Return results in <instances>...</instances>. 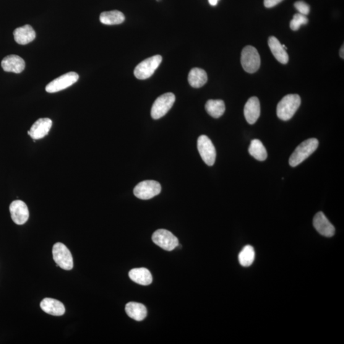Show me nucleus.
I'll use <instances>...</instances> for the list:
<instances>
[{
  "mask_svg": "<svg viewBox=\"0 0 344 344\" xmlns=\"http://www.w3.org/2000/svg\"><path fill=\"white\" fill-rule=\"evenodd\" d=\"M152 240L154 243L167 251H173L179 246L178 239L166 229H158L153 233Z\"/></svg>",
  "mask_w": 344,
  "mask_h": 344,
  "instance_id": "6e6552de",
  "label": "nucleus"
},
{
  "mask_svg": "<svg viewBox=\"0 0 344 344\" xmlns=\"http://www.w3.org/2000/svg\"><path fill=\"white\" fill-rule=\"evenodd\" d=\"M198 149L201 157L208 166H212L215 163L216 150L211 140L206 135H201L198 139Z\"/></svg>",
  "mask_w": 344,
  "mask_h": 344,
  "instance_id": "1a4fd4ad",
  "label": "nucleus"
},
{
  "mask_svg": "<svg viewBox=\"0 0 344 344\" xmlns=\"http://www.w3.org/2000/svg\"><path fill=\"white\" fill-rule=\"evenodd\" d=\"M294 7L298 10L299 14L307 15L310 12V6L307 3L304 1H298L294 3Z\"/></svg>",
  "mask_w": 344,
  "mask_h": 344,
  "instance_id": "bb28decb",
  "label": "nucleus"
},
{
  "mask_svg": "<svg viewBox=\"0 0 344 344\" xmlns=\"http://www.w3.org/2000/svg\"><path fill=\"white\" fill-rule=\"evenodd\" d=\"M125 311L130 317L137 321H141L147 316V309L142 304L129 302L126 305Z\"/></svg>",
  "mask_w": 344,
  "mask_h": 344,
  "instance_id": "aec40b11",
  "label": "nucleus"
},
{
  "mask_svg": "<svg viewBox=\"0 0 344 344\" xmlns=\"http://www.w3.org/2000/svg\"><path fill=\"white\" fill-rule=\"evenodd\" d=\"M219 1H220V0H208V2H209L210 5H212V6H216V5H217Z\"/></svg>",
  "mask_w": 344,
  "mask_h": 344,
  "instance_id": "c85d7f7f",
  "label": "nucleus"
},
{
  "mask_svg": "<svg viewBox=\"0 0 344 344\" xmlns=\"http://www.w3.org/2000/svg\"><path fill=\"white\" fill-rule=\"evenodd\" d=\"M175 101L176 96L171 93L163 94L159 96L151 109V117L154 119H159L165 116L173 106Z\"/></svg>",
  "mask_w": 344,
  "mask_h": 344,
  "instance_id": "20e7f679",
  "label": "nucleus"
},
{
  "mask_svg": "<svg viewBox=\"0 0 344 344\" xmlns=\"http://www.w3.org/2000/svg\"><path fill=\"white\" fill-rule=\"evenodd\" d=\"M254 259V249L250 245L245 246L239 254V263L242 267H249L253 263Z\"/></svg>",
  "mask_w": 344,
  "mask_h": 344,
  "instance_id": "393cba45",
  "label": "nucleus"
},
{
  "mask_svg": "<svg viewBox=\"0 0 344 344\" xmlns=\"http://www.w3.org/2000/svg\"><path fill=\"white\" fill-rule=\"evenodd\" d=\"M53 256L57 267L65 270H71L74 267V260L71 252L63 244L57 242L54 245Z\"/></svg>",
  "mask_w": 344,
  "mask_h": 344,
  "instance_id": "423d86ee",
  "label": "nucleus"
},
{
  "mask_svg": "<svg viewBox=\"0 0 344 344\" xmlns=\"http://www.w3.org/2000/svg\"><path fill=\"white\" fill-rule=\"evenodd\" d=\"M309 20L306 15H302L298 13L294 15L293 19L290 22V28L292 30H298L301 26L307 25Z\"/></svg>",
  "mask_w": 344,
  "mask_h": 344,
  "instance_id": "a878e982",
  "label": "nucleus"
},
{
  "mask_svg": "<svg viewBox=\"0 0 344 344\" xmlns=\"http://www.w3.org/2000/svg\"><path fill=\"white\" fill-rule=\"evenodd\" d=\"M283 1V0H264V5L267 8H272Z\"/></svg>",
  "mask_w": 344,
  "mask_h": 344,
  "instance_id": "cd10ccee",
  "label": "nucleus"
},
{
  "mask_svg": "<svg viewBox=\"0 0 344 344\" xmlns=\"http://www.w3.org/2000/svg\"><path fill=\"white\" fill-rule=\"evenodd\" d=\"M241 64L244 70L249 74H253L260 69L261 59L257 49L248 46L243 49L241 54Z\"/></svg>",
  "mask_w": 344,
  "mask_h": 344,
  "instance_id": "39448f33",
  "label": "nucleus"
},
{
  "mask_svg": "<svg viewBox=\"0 0 344 344\" xmlns=\"http://www.w3.org/2000/svg\"><path fill=\"white\" fill-rule=\"evenodd\" d=\"M15 41L20 45H27L31 42L36 37V33L30 25L15 29L14 31Z\"/></svg>",
  "mask_w": 344,
  "mask_h": 344,
  "instance_id": "f3484780",
  "label": "nucleus"
},
{
  "mask_svg": "<svg viewBox=\"0 0 344 344\" xmlns=\"http://www.w3.org/2000/svg\"><path fill=\"white\" fill-rule=\"evenodd\" d=\"M53 125L51 119L40 118L31 126L28 134L34 140H40L48 135Z\"/></svg>",
  "mask_w": 344,
  "mask_h": 344,
  "instance_id": "f8f14e48",
  "label": "nucleus"
},
{
  "mask_svg": "<svg viewBox=\"0 0 344 344\" xmlns=\"http://www.w3.org/2000/svg\"><path fill=\"white\" fill-rule=\"evenodd\" d=\"M268 46L270 51L275 59L282 64H287L289 61V56L285 48H283L282 44L274 36H270L268 39Z\"/></svg>",
  "mask_w": 344,
  "mask_h": 344,
  "instance_id": "a211bd4d",
  "label": "nucleus"
},
{
  "mask_svg": "<svg viewBox=\"0 0 344 344\" xmlns=\"http://www.w3.org/2000/svg\"><path fill=\"white\" fill-rule=\"evenodd\" d=\"M205 109L210 116L217 119L225 113V104L223 100H209L205 104Z\"/></svg>",
  "mask_w": 344,
  "mask_h": 344,
  "instance_id": "5701e85b",
  "label": "nucleus"
},
{
  "mask_svg": "<svg viewBox=\"0 0 344 344\" xmlns=\"http://www.w3.org/2000/svg\"><path fill=\"white\" fill-rule=\"evenodd\" d=\"M319 145V141L316 139H309L305 140L296 147L295 150L289 158V163L292 167H295L315 152Z\"/></svg>",
  "mask_w": 344,
  "mask_h": 344,
  "instance_id": "f03ea898",
  "label": "nucleus"
},
{
  "mask_svg": "<svg viewBox=\"0 0 344 344\" xmlns=\"http://www.w3.org/2000/svg\"><path fill=\"white\" fill-rule=\"evenodd\" d=\"M129 277L134 282L142 286L150 285L153 282V276L147 268H134L130 271Z\"/></svg>",
  "mask_w": 344,
  "mask_h": 344,
  "instance_id": "6ab92c4d",
  "label": "nucleus"
},
{
  "mask_svg": "<svg viewBox=\"0 0 344 344\" xmlns=\"http://www.w3.org/2000/svg\"><path fill=\"white\" fill-rule=\"evenodd\" d=\"M41 310L46 313L55 316H61L65 313V307L63 304L56 299L44 298L40 303Z\"/></svg>",
  "mask_w": 344,
  "mask_h": 344,
  "instance_id": "dca6fc26",
  "label": "nucleus"
},
{
  "mask_svg": "<svg viewBox=\"0 0 344 344\" xmlns=\"http://www.w3.org/2000/svg\"><path fill=\"white\" fill-rule=\"evenodd\" d=\"M157 1H158V2H160V1H161V0H157Z\"/></svg>",
  "mask_w": 344,
  "mask_h": 344,
  "instance_id": "7c9ffc66",
  "label": "nucleus"
},
{
  "mask_svg": "<svg viewBox=\"0 0 344 344\" xmlns=\"http://www.w3.org/2000/svg\"><path fill=\"white\" fill-rule=\"evenodd\" d=\"M79 79L75 72H69L54 79L47 85L46 90L49 93H54L65 90L74 84Z\"/></svg>",
  "mask_w": 344,
  "mask_h": 344,
  "instance_id": "9d476101",
  "label": "nucleus"
},
{
  "mask_svg": "<svg viewBox=\"0 0 344 344\" xmlns=\"http://www.w3.org/2000/svg\"><path fill=\"white\" fill-rule=\"evenodd\" d=\"M249 153L258 161H263L267 158V150L263 143L258 139L252 140L249 146Z\"/></svg>",
  "mask_w": 344,
  "mask_h": 344,
  "instance_id": "b1692460",
  "label": "nucleus"
},
{
  "mask_svg": "<svg viewBox=\"0 0 344 344\" xmlns=\"http://www.w3.org/2000/svg\"><path fill=\"white\" fill-rule=\"evenodd\" d=\"M161 186L158 182L155 181H144L140 182L135 186L134 190L135 196L141 200H149L160 193Z\"/></svg>",
  "mask_w": 344,
  "mask_h": 344,
  "instance_id": "0eeeda50",
  "label": "nucleus"
},
{
  "mask_svg": "<svg viewBox=\"0 0 344 344\" xmlns=\"http://www.w3.org/2000/svg\"><path fill=\"white\" fill-rule=\"evenodd\" d=\"M162 61V57L155 55L143 60L134 70V75L137 79L145 80L152 76Z\"/></svg>",
  "mask_w": 344,
  "mask_h": 344,
  "instance_id": "7ed1b4c3",
  "label": "nucleus"
},
{
  "mask_svg": "<svg viewBox=\"0 0 344 344\" xmlns=\"http://www.w3.org/2000/svg\"><path fill=\"white\" fill-rule=\"evenodd\" d=\"M208 80L207 73L199 68H194L190 71L188 82L192 88H200L207 83Z\"/></svg>",
  "mask_w": 344,
  "mask_h": 344,
  "instance_id": "412c9836",
  "label": "nucleus"
},
{
  "mask_svg": "<svg viewBox=\"0 0 344 344\" xmlns=\"http://www.w3.org/2000/svg\"><path fill=\"white\" fill-rule=\"evenodd\" d=\"M313 225L315 229L322 236L332 237L335 234L334 226L322 212H318L315 215Z\"/></svg>",
  "mask_w": 344,
  "mask_h": 344,
  "instance_id": "ddd939ff",
  "label": "nucleus"
},
{
  "mask_svg": "<svg viewBox=\"0 0 344 344\" xmlns=\"http://www.w3.org/2000/svg\"><path fill=\"white\" fill-rule=\"evenodd\" d=\"M12 220L18 225H24L27 222L30 213L28 206L22 200H15L11 203L9 207Z\"/></svg>",
  "mask_w": 344,
  "mask_h": 344,
  "instance_id": "9b49d317",
  "label": "nucleus"
},
{
  "mask_svg": "<svg viewBox=\"0 0 344 344\" xmlns=\"http://www.w3.org/2000/svg\"><path fill=\"white\" fill-rule=\"evenodd\" d=\"M301 105V98L296 94H291L285 96L277 107V115L283 121H288L293 117Z\"/></svg>",
  "mask_w": 344,
  "mask_h": 344,
  "instance_id": "f257e3e1",
  "label": "nucleus"
},
{
  "mask_svg": "<svg viewBox=\"0 0 344 344\" xmlns=\"http://www.w3.org/2000/svg\"><path fill=\"white\" fill-rule=\"evenodd\" d=\"M343 51H344V48H343V45L342 48H341L340 51V56L341 57H342V59H343V57H344Z\"/></svg>",
  "mask_w": 344,
  "mask_h": 344,
  "instance_id": "c756f323",
  "label": "nucleus"
},
{
  "mask_svg": "<svg viewBox=\"0 0 344 344\" xmlns=\"http://www.w3.org/2000/svg\"><path fill=\"white\" fill-rule=\"evenodd\" d=\"M125 17L121 12L118 10L113 11L103 12L100 16V20L103 25H116L123 23Z\"/></svg>",
  "mask_w": 344,
  "mask_h": 344,
  "instance_id": "4be33fe9",
  "label": "nucleus"
},
{
  "mask_svg": "<svg viewBox=\"0 0 344 344\" xmlns=\"http://www.w3.org/2000/svg\"><path fill=\"white\" fill-rule=\"evenodd\" d=\"M2 67L5 72L20 74L25 69V62L20 56L12 54L4 57Z\"/></svg>",
  "mask_w": 344,
  "mask_h": 344,
  "instance_id": "4468645a",
  "label": "nucleus"
},
{
  "mask_svg": "<svg viewBox=\"0 0 344 344\" xmlns=\"http://www.w3.org/2000/svg\"><path fill=\"white\" fill-rule=\"evenodd\" d=\"M260 103L256 96L250 98L244 106V116L250 124H253L260 116Z\"/></svg>",
  "mask_w": 344,
  "mask_h": 344,
  "instance_id": "2eb2a0df",
  "label": "nucleus"
}]
</instances>
